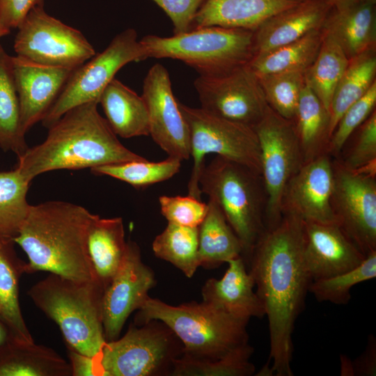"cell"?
<instances>
[{
    "mask_svg": "<svg viewBox=\"0 0 376 376\" xmlns=\"http://www.w3.org/2000/svg\"><path fill=\"white\" fill-rule=\"evenodd\" d=\"M304 221L283 214L254 246L247 265L267 317L276 376H292V333L311 279L304 261Z\"/></svg>",
    "mask_w": 376,
    "mask_h": 376,
    "instance_id": "obj_1",
    "label": "cell"
},
{
    "mask_svg": "<svg viewBox=\"0 0 376 376\" xmlns=\"http://www.w3.org/2000/svg\"><path fill=\"white\" fill-rule=\"evenodd\" d=\"M96 102L65 112L48 130L46 139L17 157L15 166L29 181L51 171L86 168L145 159L124 146Z\"/></svg>",
    "mask_w": 376,
    "mask_h": 376,
    "instance_id": "obj_2",
    "label": "cell"
},
{
    "mask_svg": "<svg viewBox=\"0 0 376 376\" xmlns=\"http://www.w3.org/2000/svg\"><path fill=\"white\" fill-rule=\"evenodd\" d=\"M93 217L85 207L65 201L31 205L13 238L26 254V273L45 271L73 280L97 281L87 247Z\"/></svg>",
    "mask_w": 376,
    "mask_h": 376,
    "instance_id": "obj_3",
    "label": "cell"
},
{
    "mask_svg": "<svg viewBox=\"0 0 376 376\" xmlns=\"http://www.w3.org/2000/svg\"><path fill=\"white\" fill-rule=\"evenodd\" d=\"M104 288L49 273L28 291L34 304L59 327L66 347L94 357L106 339L102 324Z\"/></svg>",
    "mask_w": 376,
    "mask_h": 376,
    "instance_id": "obj_4",
    "label": "cell"
},
{
    "mask_svg": "<svg viewBox=\"0 0 376 376\" xmlns=\"http://www.w3.org/2000/svg\"><path fill=\"white\" fill-rule=\"evenodd\" d=\"M152 320L168 326L182 343V355L196 359H217L249 343V320L203 301L173 306L149 297L138 310L134 324Z\"/></svg>",
    "mask_w": 376,
    "mask_h": 376,
    "instance_id": "obj_5",
    "label": "cell"
},
{
    "mask_svg": "<svg viewBox=\"0 0 376 376\" xmlns=\"http://www.w3.org/2000/svg\"><path fill=\"white\" fill-rule=\"evenodd\" d=\"M199 187L219 207L239 238L247 264L265 231L266 193L261 175L249 168L216 156L205 165Z\"/></svg>",
    "mask_w": 376,
    "mask_h": 376,
    "instance_id": "obj_6",
    "label": "cell"
},
{
    "mask_svg": "<svg viewBox=\"0 0 376 376\" xmlns=\"http://www.w3.org/2000/svg\"><path fill=\"white\" fill-rule=\"evenodd\" d=\"M253 31L210 26L170 37L147 35L140 40L146 58L179 60L199 75L221 74L248 63L253 56Z\"/></svg>",
    "mask_w": 376,
    "mask_h": 376,
    "instance_id": "obj_7",
    "label": "cell"
},
{
    "mask_svg": "<svg viewBox=\"0 0 376 376\" xmlns=\"http://www.w3.org/2000/svg\"><path fill=\"white\" fill-rule=\"evenodd\" d=\"M183 345L164 322L131 324L121 338L106 341L93 357L95 376L171 375Z\"/></svg>",
    "mask_w": 376,
    "mask_h": 376,
    "instance_id": "obj_8",
    "label": "cell"
},
{
    "mask_svg": "<svg viewBox=\"0 0 376 376\" xmlns=\"http://www.w3.org/2000/svg\"><path fill=\"white\" fill-rule=\"evenodd\" d=\"M189 127L193 165L188 195L201 199L199 178L205 158L214 154L241 164L261 175L260 150L253 127L214 116L178 101Z\"/></svg>",
    "mask_w": 376,
    "mask_h": 376,
    "instance_id": "obj_9",
    "label": "cell"
},
{
    "mask_svg": "<svg viewBox=\"0 0 376 376\" xmlns=\"http://www.w3.org/2000/svg\"><path fill=\"white\" fill-rule=\"evenodd\" d=\"M144 49L134 29L117 34L107 48L76 68L43 120L49 128L70 109L91 102L99 103L102 93L117 72L131 62L146 60Z\"/></svg>",
    "mask_w": 376,
    "mask_h": 376,
    "instance_id": "obj_10",
    "label": "cell"
},
{
    "mask_svg": "<svg viewBox=\"0 0 376 376\" xmlns=\"http://www.w3.org/2000/svg\"><path fill=\"white\" fill-rule=\"evenodd\" d=\"M253 129L259 142L261 178L267 198V230L281 221L285 187L304 162L292 120L281 117L269 107Z\"/></svg>",
    "mask_w": 376,
    "mask_h": 376,
    "instance_id": "obj_11",
    "label": "cell"
},
{
    "mask_svg": "<svg viewBox=\"0 0 376 376\" xmlns=\"http://www.w3.org/2000/svg\"><path fill=\"white\" fill-rule=\"evenodd\" d=\"M17 29L16 55L39 64L76 69L96 54L81 31L49 15L44 6L31 10Z\"/></svg>",
    "mask_w": 376,
    "mask_h": 376,
    "instance_id": "obj_12",
    "label": "cell"
},
{
    "mask_svg": "<svg viewBox=\"0 0 376 376\" xmlns=\"http://www.w3.org/2000/svg\"><path fill=\"white\" fill-rule=\"evenodd\" d=\"M194 86L201 108L233 122L253 127L269 107L249 63L221 74L199 75Z\"/></svg>",
    "mask_w": 376,
    "mask_h": 376,
    "instance_id": "obj_13",
    "label": "cell"
},
{
    "mask_svg": "<svg viewBox=\"0 0 376 376\" xmlns=\"http://www.w3.org/2000/svg\"><path fill=\"white\" fill-rule=\"evenodd\" d=\"M331 205L336 224L365 256L376 251V178L355 173L333 158Z\"/></svg>",
    "mask_w": 376,
    "mask_h": 376,
    "instance_id": "obj_14",
    "label": "cell"
},
{
    "mask_svg": "<svg viewBox=\"0 0 376 376\" xmlns=\"http://www.w3.org/2000/svg\"><path fill=\"white\" fill-rule=\"evenodd\" d=\"M141 96L148 109L149 135L169 157L188 159L191 157L188 125L164 65L156 63L149 69L143 79Z\"/></svg>",
    "mask_w": 376,
    "mask_h": 376,
    "instance_id": "obj_15",
    "label": "cell"
},
{
    "mask_svg": "<svg viewBox=\"0 0 376 376\" xmlns=\"http://www.w3.org/2000/svg\"><path fill=\"white\" fill-rule=\"evenodd\" d=\"M155 285V274L142 261L139 246L128 241L123 260L103 293L102 324L107 341L119 338L129 316L142 306Z\"/></svg>",
    "mask_w": 376,
    "mask_h": 376,
    "instance_id": "obj_16",
    "label": "cell"
},
{
    "mask_svg": "<svg viewBox=\"0 0 376 376\" xmlns=\"http://www.w3.org/2000/svg\"><path fill=\"white\" fill-rule=\"evenodd\" d=\"M333 158L323 154L302 165L287 183L281 199L283 214L304 221L336 224L331 205Z\"/></svg>",
    "mask_w": 376,
    "mask_h": 376,
    "instance_id": "obj_17",
    "label": "cell"
},
{
    "mask_svg": "<svg viewBox=\"0 0 376 376\" xmlns=\"http://www.w3.org/2000/svg\"><path fill=\"white\" fill-rule=\"evenodd\" d=\"M12 63L26 134L43 120L75 69L39 64L17 55L12 56Z\"/></svg>",
    "mask_w": 376,
    "mask_h": 376,
    "instance_id": "obj_18",
    "label": "cell"
},
{
    "mask_svg": "<svg viewBox=\"0 0 376 376\" xmlns=\"http://www.w3.org/2000/svg\"><path fill=\"white\" fill-rule=\"evenodd\" d=\"M304 261L312 281L358 266L366 258L336 224L304 221Z\"/></svg>",
    "mask_w": 376,
    "mask_h": 376,
    "instance_id": "obj_19",
    "label": "cell"
},
{
    "mask_svg": "<svg viewBox=\"0 0 376 376\" xmlns=\"http://www.w3.org/2000/svg\"><path fill=\"white\" fill-rule=\"evenodd\" d=\"M332 8L333 5L328 0H301L272 16L253 31V55L322 29Z\"/></svg>",
    "mask_w": 376,
    "mask_h": 376,
    "instance_id": "obj_20",
    "label": "cell"
},
{
    "mask_svg": "<svg viewBox=\"0 0 376 376\" xmlns=\"http://www.w3.org/2000/svg\"><path fill=\"white\" fill-rule=\"evenodd\" d=\"M227 263L228 268L221 279H209L203 285V301L239 318H263L265 308L253 290L254 280L244 260L239 256Z\"/></svg>",
    "mask_w": 376,
    "mask_h": 376,
    "instance_id": "obj_21",
    "label": "cell"
},
{
    "mask_svg": "<svg viewBox=\"0 0 376 376\" xmlns=\"http://www.w3.org/2000/svg\"><path fill=\"white\" fill-rule=\"evenodd\" d=\"M301 0H204L192 29L218 26L256 31L276 13Z\"/></svg>",
    "mask_w": 376,
    "mask_h": 376,
    "instance_id": "obj_22",
    "label": "cell"
},
{
    "mask_svg": "<svg viewBox=\"0 0 376 376\" xmlns=\"http://www.w3.org/2000/svg\"><path fill=\"white\" fill-rule=\"evenodd\" d=\"M331 33L350 59L375 48V4L357 1L333 8L322 26Z\"/></svg>",
    "mask_w": 376,
    "mask_h": 376,
    "instance_id": "obj_23",
    "label": "cell"
},
{
    "mask_svg": "<svg viewBox=\"0 0 376 376\" xmlns=\"http://www.w3.org/2000/svg\"><path fill=\"white\" fill-rule=\"evenodd\" d=\"M127 244L121 217L94 214L88 230V253L95 279L104 290L123 260Z\"/></svg>",
    "mask_w": 376,
    "mask_h": 376,
    "instance_id": "obj_24",
    "label": "cell"
},
{
    "mask_svg": "<svg viewBox=\"0 0 376 376\" xmlns=\"http://www.w3.org/2000/svg\"><path fill=\"white\" fill-rule=\"evenodd\" d=\"M15 245L12 237L0 236V319L14 339L30 343L34 340L19 304V281L26 263L18 257Z\"/></svg>",
    "mask_w": 376,
    "mask_h": 376,
    "instance_id": "obj_25",
    "label": "cell"
},
{
    "mask_svg": "<svg viewBox=\"0 0 376 376\" xmlns=\"http://www.w3.org/2000/svg\"><path fill=\"white\" fill-rule=\"evenodd\" d=\"M0 376H72L69 362L53 349L11 338L0 346Z\"/></svg>",
    "mask_w": 376,
    "mask_h": 376,
    "instance_id": "obj_26",
    "label": "cell"
},
{
    "mask_svg": "<svg viewBox=\"0 0 376 376\" xmlns=\"http://www.w3.org/2000/svg\"><path fill=\"white\" fill-rule=\"evenodd\" d=\"M106 120L113 132L124 139L149 135V120L141 95L113 79L101 94Z\"/></svg>",
    "mask_w": 376,
    "mask_h": 376,
    "instance_id": "obj_27",
    "label": "cell"
},
{
    "mask_svg": "<svg viewBox=\"0 0 376 376\" xmlns=\"http://www.w3.org/2000/svg\"><path fill=\"white\" fill-rule=\"evenodd\" d=\"M207 212L198 227L199 267L214 268L242 256V246L219 207L209 198Z\"/></svg>",
    "mask_w": 376,
    "mask_h": 376,
    "instance_id": "obj_28",
    "label": "cell"
},
{
    "mask_svg": "<svg viewBox=\"0 0 376 376\" xmlns=\"http://www.w3.org/2000/svg\"><path fill=\"white\" fill-rule=\"evenodd\" d=\"M292 121L304 164L327 153L329 113L306 82Z\"/></svg>",
    "mask_w": 376,
    "mask_h": 376,
    "instance_id": "obj_29",
    "label": "cell"
},
{
    "mask_svg": "<svg viewBox=\"0 0 376 376\" xmlns=\"http://www.w3.org/2000/svg\"><path fill=\"white\" fill-rule=\"evenodd\" d=\"M323 36L322 28L298 40L253 56L249 65L258 76L290 72H305L314 61Z\"/></svg>",
    "mask_w": 376,
    "mask_h": 376,
    "instance_id": "obj_30",
    "label": "cell"
},
{
    "mask_svg": "<svg viewBox=\"0 0 376 376\" xmlns=\"http://www.w3.org/2000/svg\"><path fill=\"white\" fill-rule=\"evenodd\" d=\"M375 48L350 59L334 91L329 107V136L345 111L362 97L375 81Z\"/></svg>",
    "mask_w": 376,
    "mask_h": 376,
    "instance_id": "obj_31",
    "label": "cell"
},
{
    "mask_svg": "<svg viewBox=\"0 0 376 376\" xmlns=\"http://www.w3.org/2000/svg\"><path fill=\"white\" fill-rule=\"evenodd\" d=\"M0 148L17 157L27 149L21 127L20 107L15 86L12 56L0 43Z\"/></svg>",
    "mask_w": 376,
    "mask_h": 376,
    "instance_id": "obj_32",
    "label": "cell"
},
{
    "mask_svg": "<svg viewBox=\"0 0 376 376\" xmlns=\"http://www.w3.org/2000/svg\"><path fill=\"white\" fill-rule=\"evenodd\" d=\"M322 43L316 58L304 72L306 84L329 113L336 87L343 76L350 59L336 39L322 28Z\"/></svg>",
    "mask_w": 376,
    "mask_h": 376,
    "instance_id": "obj_33",
    "label": "cell"
},
{
    "mask_svg": "<svg viewBox=\"0 0 376 376\" xmlns=\"http://www.w3.org/2000/svg\"><path fill=\"white\" fill-rule=\"evenodd\" d=\"M152 248L156 257L171 263L187 277H192L199 267L198 227L168 222Z\"/></svg>",
    "mask_w": 376,
    "mask_h": 376,
    "instance_id": "obj_34",
    "label": "cell"
},
{
    "mask_svg": "<svg viewBox=\"0 0 376 376\" xmlns=\"http://www.w3.org/2000/svg\"><path fill=\"white\" fill-rule=\"evenodd\" d=\"M31 182L15 167L0 171V236L13 238L26 219Z\"/></svg>",
    "mask_w": 376,
    "mask_h": 376,
    "instance_id": "obj_35",
    "label": "cell"
},
{
    "mask_svg": "<svg viewBox=\"0 0 376 376\" xmlns=\"http://www.w3.org/2000/svg\"><path fill=\"white\" fill-rule=\"evenodd\" d=\"M253 348L248 343L217 359H196L184 355L173 364L171 376H250L256 368L250 361Z\"/></svg>",
    "mask_w": 376,
    "mask_h": 376,
    "instance_id": "obj_36",
    "label": "cell"
},
{
    "mask_svg": "<svg viewBox=\"0 0 376 376\" xmlns=\"http://www.w3.org/2000/svg\"><path fill=\"white\" fill-rule=\"evenodd\" d=\"M181 162L172 157L160 162L145 159L98 166L91 170L97 175H107L136 189H143L171 178L179 172Z\"/></svg>",
    "mask_w": 376,
    "mask_h": 376,
    "instance_id": "obj_37",
    "label": "cell"
},
{
    "mask_svg": "<svg viewBox=\"0 0 376 376\" xmlns=\"http://www.w3.org/2000/svg\"><path fill=\"white\" fill-rule=\"evenodd\" d=\"M376 277V251L366 256L357 267L329 276L312 281L308 291L319 301L346 304L351 299V288Z\"/></svg>",
    "mask_w": 376,
    "mask_h": 376,
    "instance_id": "obj_38",
    "label": "cell"
},
{
    "mask_svg": "<svg viewBox=\"0 0 376 376\" xmlns=\"http://www.w3.org/2000/svg\"><path fill=\"white\" fill-rule=\"evenodd\" d=\"M258 78L268 106L281 117L293 120L305 84L304 72H276Z\"/></svg>",
    "mask_w": 376,
    "mask_h": 376,
    "instance_id": "obj_39",
    "label": "cell"
},
{
    "mask_svg": "<svg viewBox=\"0 0 376 376\" xmlns=\"http://www.w3.org/2000/svg\"><path fill=\"white\" fill-rule=\"evenodd\" d=\"M375 104L376 81L343 114L330 137L327 154L332 158L338 157L348 139L375 110Z\"/></svg>",
    "mask_w": 376,
    "mask_h": 376,
    "instance_id": "obj_40",
    "label": "cell"
},
{
    "mask_svg": "<svg viewBox=\"0 0 376 376\" xmlns=\"http://www.w3.org/2000/svg\"><path fill=\"white\" fill-rule=\"evenodd\" d=\"M357 136L352 146L341 150L337 159L345 169L355 171L376 160V111L357 128ZM339 154V155H340Z\"/></svg>",
    "mask_w": 376,
    "mask_h": 376,
    "instance_id": "obj_41",
    "label": "cell"
},
{
    "mask_svg": "<svg viewBox=\"0 0 376 376\" xmlns=\"http://www.w3.org/2000/svg\"><path fill=\"white\" fill-rule=\"evenodd\" d=\"M159 203L162 214L169 223L198 227L207 212V203L191 196H161Z\"/></svg>",
    "mask_w": 376,
    "mask_h": 376,
    "instance_id": "obj_42",
    "label": "cell"
},
{
    "mask_svg": "<svg viewBox=\"0 0 376 376\" xmlns=\"http://www.w3.org/2000/svg\"><path fill=\"white\" fill-rule=\"evenodd\" d=\"M168 15L174 34L192 29L195 15L204 0H152Z\"/></svg>",
    "mask_w": 376,
    "mask_h": 376,
    "instance_id": "obj_43",
    "label": "cell"
},
{
    "mask_svg": "<svg viewBox=\"0 0 376 376\" xmlns=\"http://www.w3.org/2000/svg\"><path fill=\"white\" fill-rule=\"evenodd\" d=\"M44 6V0H0V28L10 32L20 25L31 10Z\"/></svg>",
    "mask_w": 376,
    "mask_h": 376,
    "instance_id": "obj_44",
    "label": "cell"
},
{
    "mask_svg": "<svg viewBox=\"0 0 376 376\" xmlns=\"http://www.w3.org/2000/svg\"><path fill=\"white\" fill-rule=\"evenodd\" d=\"M354 376L376 375V338L370 335L364 352L352 361Z\"/></svg>",
    "mask_w": 376,
    "mask_h": 376,
    "instance_id": "obj_45",
    "label": "cell"
},
{
    "mask_svg": "<svg viewBox=\"0 0 376 376\" xmlns=\"http://www.w3.org/2000/svg\"><path fill=\"white\" fill-rule=\"evenodd\" d=\"M66 347L72 376H95L93 357Z\"/></svg>",
    "mask_w": 376,
    "mask_h": 376,
    "instance_id": "obj_46",
    "label": "cell"
},
{
    "mask_svg": "<svg viewBox=\"0 0 376 376\" xmlns=\"http://www.w3.org/2000/svg\"><path fill=\"white\" fill-rule=\"evenodd\" d=\"M340 375L354 376L352 361L347 355H341L340 357Z\"/></svg>",
    "mask_w": 376,
    "mask_h": 376,
    "instance_id": "obj_47",
    "label": "cell"
},
{
    "mask_svg": "<svg viewBox=\"0 0 376 376\" xmlns=\"http://www.w3.org/2000/svg\"><path fill=\"white\" fill-rule=\"evenodd\" d=\"M13 338L6 324L0 319V346L7 340Z\"/></svg>",
    "mask_w": 376,
    "mask_h": 376,
    "instance_id": "obj_48",
    "label": "cell"
},
{
    "mask_svg": "<svg viewBox=\"0 0 376 376\" xmlns=\"http://www.w3.org/2000/svg\"><path fill=\"white\" fill-rule=\"evenodd\" d=\"M269 361L267 362L261 368V369L256 374V376H272L275 375L274 370L272 368V366H270L269 363Z\"/></svg>",
    "mask_w": 376,
    "mask_h": 376,
    "instance_id": "obj_49",
    "label": "cell"
},
{
    "mask_svg": "<svg viewBox=\"0 0 376 376\" xmlns=\"http://www.w3.org/2000/svg\"><path fill=\"white\" fill-rule=\"evenodd\" d=\"M334 8H341L348 6L359 0H328Z\"/></svg>",
    "mask_w": 376,
    "mask_h": 376,
    "instance_id": "obj_50",
    "label": "cell"
},
{
    "mask_svg": "<svg viewBox=\"0 0 376 376\" xmlns=\"http://www.w3.org/2000/svg\"><path fill=\"white\" fill-rule=\"evenodd\" d=\"M10 33H8V31L2 29L0 28V38L3 37V36H5L8 34H9Z\"/></svg>",
    "mask_w": 376,
    "mask_h": 376,
    "instance_id": "obj_51",
    "label": "cell"
},
{
    "mask_svg": "<svg viewBox=\"0 0 376 376\" xmlns=\"http://www.w3.org/2000/svg\"><path fill=\"white\" fill-rule=\"evenodd\" d=\"M363 2L370 3L373 4H375L376 0H359Z\"/></svg>",
    "mask_w": 376,
    "mask_h": 376,
    "instance_id": "obj_52",
    "label": "cell"
}]
</instances>
